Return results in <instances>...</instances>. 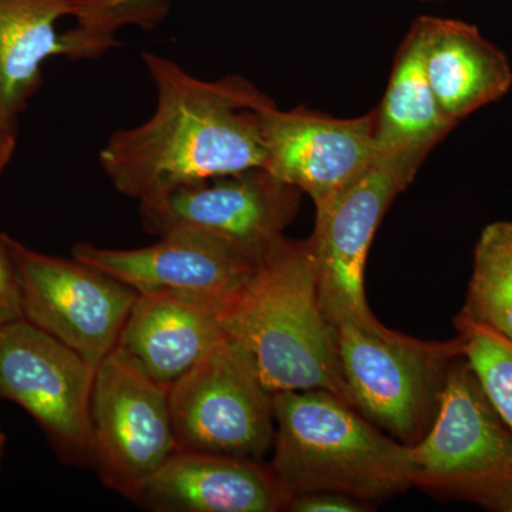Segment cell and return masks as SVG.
<instances>
[{"label":"cell","instance_id":"cell-1","mask_svg":"<svg viewBox=\"0 0 512 512\" xmlns=\"http://www.w3.org/2000/svg\"><path fill=\"white\" fill-rule=\"evenodd\" d=\"M143 60L157 92L153 116L119 130L100 151L117 191L138 202L185 185L265 168L256 111L268 97L239 76L205 82L156 53Z\"/></svg>","mask_w":512,"mask_h":512},{"label":"cell","instance_id":"cell-2","mask_svg":"<svg viewBox=\"0 0 512 512\" xmlns=\"http://www.w3.org/2000/svg\"><path fill=\"white\" fill-rule=\"evenodd\" d=\"M227 318L229 335L247 346L269 392L328 390L350 404L311 238H282L229 303Z\"/></svg>","mask_w":512,"mask_h":512},{"label":"cell","instance_id":"cell-3","mask_svg":"<svg viewBox=\"0 0 512 512\" xmlns=\"http://www.w3.org/2000/svg\"><path fill=\"white\" fill-rule=\"evenodd\" d=\"M272 471L291 495L330 491L363 503L387 500L413 487L410 444L389 439L328 390L272 394Z\"/></svg>","mask_w":512,"mask_h":512},{"label":"cell","instance_id":"cell-4","mask_svg":"<svg viewBox=\"0 0 512 512\" xmlns=\"http://www.w3.org/2000/svg\"><path fill=\"white\" fill-rule=\"evenodd\" d=\"M410 454L413 487L512 512V431L464 356L451 366L433 423Z\"/></svg>","mask_w":512,"mask_h":512},{"label":"cell","instance_id":"cell-5","mask_svg":"<svg viewBox=\"0 0 512 512\" xmlns=\"http://www.w3.org/2000/svg\"><path fill=\"white\" fill-rule=\"evenodd\" d=\"M335 328L350 404L380 430L416 444L433 423L451 366L463 356L460 336L427 342L379 319Z\"/></svg>","mask_w":512,"mask_h":512},{"label":"cell","instance_id":"cell-6","mask_svg":"<svg viewBox=\"0 0 512 512\" xmlns=\"http://www.w3.org/2000/svg\"><path fill=\"white\" fill-rule=\"evenodd\" d=\"M177 450L170 387L116 346L94 375L87 463L101 483L137 503L151 477Z\"/></svg>","mask_w":512,"mask_h":512},{"label":"cell","instance_id":"cell-7","mask_svg":"<svg viewBox=\"0 0 512 512\" xmlns=\"http://www.w3.org/2000/svg\"><path fill=\"white\" fill-rule=\"evenodd\" d=\"M299 195L298 188L254 168L141 202L140 217L148 234L200 239L258 265L285 237Z\"/></svg>","mask_w":512,"mask_h":512},{"label":"cell","instance_id":"cell-8","mask_svg":"<svg viewBox=\"0 0 512 512\" xmlns=\"http://www.w3.org/2000/svg\"><path fill=\"white\" fill-rule=\"evenodd\" d=\"M170 406L178 450L261 461L274 446L272 393L232 336L171 384Z\"/></svg>","mask_w":512,"mask_h":512},{"label":"cell","instance_id":"cell-9","mask_svg":"<svg viewBox=\"0 0 512 512\" xmlns=\"http://www.w3.org/2000/svg\"><path fill=\"white\" fill-rule=\"evenodd\" d=\"M419 168L406 158L377 154L365 173L316 211L311 239L320 305L333 326L377 320L367 305V255L384 214L396 195L412 184Z\"/></svg>","mask_w":512,"mask_h":512},{"label":"cell","instance_id":"cell-10","mask_svg":"<svg viewBox=\"0 0 512 512\" xmlns=\"http://www.w3.org/2000/svg\"><path fill=\"white\" fill-rule=\"evenodd\" d=\"M8 242L25 319L99 366L116 348L138 293L77 259L40 254L9 237Z\"/></svg>","mask_w":512,"mask_h":512},{"label":"cell","instance_id":"cell-11","mask_svg":"<svg viewBox=\"0 0 512 512\" xmlns=\"http://www.w3.org/2000/svg\"><path fill=\"white\" fill-rule=\"evenodd\" d=\"M96 366L26 319L0 325V397L19 404L66 463H87Z\"/></svg>","mask_w":512,"mask_h":512},{"label":"cell","instance_id":"cell-12","mask_svg":"<svg viewBox=\"0 0 512 512\" xmlns=\"http://www.w3.org/2000/svg\"><path fill=\"white\" fill-rule=\"evenodd\" d=\"M264 170L312 198L316 211L357 180L377 158L375 113L332 119L305 109L282 111L266 101L256 111Z\"/></svg>","mask_w":512,"mask_h":512},{"label":"cell","instance_id":"cell-13","mask_svg":"<svg viewBox=\"0 0 512 512\" xmlns=\"http://www.w3.org/2000/svg\"><path fill=\"white\" fill-rule=\"evenodd\" d=\"M92 0H0V119L16 121L42 86V66L52 57L97 59L116 37L83 25L59 32L64 18L86 16Z\"/></svg>","mask_w":512,"mask_h":512},{"label":"cell","instance_id":"cell-14","mask_svg":"<svg viewBox=\"0 0 512 512\" xmlns=\"http://www.w3.org/2000/svg\"><path fill=\"white\" fill-rule=\"evenodd\" d=\"M73 258L113 276L137 293L171 292L231 303L258 265L210 242L160 237L146 248L109 249L77 242Z\"/></svg>","mask_w":512,"mask_h":512},{"label":"cell","instance_id":"cell-15","mask_svg":"<svg viewBox=\"0 0 512 512\" xmlns=\"http://www.w3.org/2000/svg\"><path fill=\"white\" fill-rule=\"evenodd\" d=\"M289 503L269 464L188 450L174 451L137 500L157 512H276Z\"/></svg>","mask_w":512,"mask_h":512},{"label":"cell","instance_id":"cell-16","mask_svg":"<svg viewBox=\"0 0 512 512\" xmlns=\"http://www.w3.org/2000/svg\"><path fill=\"white\" fill-rule=\"evenodd\" d=\"M228 305L184 293H138L117 348L170 387L231 336Z\"/></svg>","mask_w":512,"mask_h":512},{"label":"cell","instance_id":"cell-17","mask_svg":"<svg viewBox=\"0 0 512 512\" xmlns=\"http://www.w3.org/2000/svg\"><path fill=\"white\" fill-rule=\"evenodd\" d=\"M416 23L427 79L448 119L458 123L511 89L510 60L476 26L431 16Z\"/></svg>","mask_w":512,"mask_h":512},{"label":"cell","instance_id":"cell-18","mask_svg":"<svg viewBox=\"0 0 512 512\" xmlns=\"http://www.w3.org/2000/svg\"><path fill=\"white\" fill-rule=\"evenodd\" d=\"M375 117L377 154L406 158L417 165L457 126L440 109L431 90L416 22L400 46Z\"/></svg>","mask_w":512,"mask_h":512},{"label":"cell","instance_id":"cell-19","mask_svg":"<svg viewBox=\"0 0 512 512\" xmlns=\"http://www.w3.org/2000/svg\"><path fill=\"white\" fill-rule=\"evenodd\" d=\"M460 315L512 342V221L493 222L481 232Z\"/></svg>","mask_w":512,"mask_h":512},{"label":"cell","instance_id":"cell-20","mask_svg":"<svg viewBox=\"0 0 512 512\" xmlns=\"http://www.w3.org/2000/svg\"><path fill=\"white\" fill-rule=\"evenodd\" d=\"M463 356L493 404L495 412L512 431V342L495 330L456 316Z\"/></svg>","mask_w":512,"mask_h":512},{"label":"cell","instance_id":"cell-21","mask_svg":"<svg viewBox=\"0 0 512 512\" xmlns=\"http://www.w3.org/2000/svg\"><path fill=\"white\" fill-rule=\"evenodd\" d=\"M94 23L106 35L116 36L127 25L148 29L167 15V0H97Z\"/></svg>","mask_w":512,"mask_h":512},{"label":"cell","instance_id":"cell-22","mask_svg":"<svg viewBox=\"0 0 512 512\" xmlns=\"http://www.w3.org/2000/svg\"><path fill=\"white\" fill-rule=\"evenodd\" d=\"M25 319L18 265L8 237L0 234V325Z\"/></svg>","mask_w":512,"mask_h":512},{"label":"cell","instance_id":"cell-23","mask_svg":"<svg viewBox=\"0 0 512 512\" xmlns=\"http://www.w3.org/2000/svg\"><path fill=\"white\" fill-rule=\"evenodd\" d=\"M370 504L349 497V495L316 491L296 495L289 503L288 511L295 512H363Z\"/></svg>","mask_w":512,"mask_h":512},{"label":"cell","instance_id":"cell-24","mask_svg":"<svg viewBox=\"0 0 512 512\" xmlns=\"http://www.w3.org/2000/svg\"><path fill=\"white\" fill-rule=\"evenodd\" d=\"M16 147V121L0 119V175L9 164Z\"/></svg>","mask_w":512,"mask_h":512},{"label":"cell","instance_id":"cell-25","mask_svg":"<svg viewBox=\"0 0 512 512\" xmlns=\"http://www.w3.org/2000/svg\"><path fill=\"white\" fill-rule=\"evenodd\" d=\"M6 444V436L3 433L2 429H0V464H2L3 450H5Z\"/></svg>","mask_w":512,"mask_h":512},{"label":"cell","instance_id":"cell-26","mask_svg":"<svg viewBox=\"0 0 512 512\" xmlns=\"http://www.w3.org/2000/svg\"><path fill=\"white\" fill-rule=\"evenodd\" d=\"M420 2H440V0H420Z\"/></svg>","mask_w":512,"mask_h":512}]
</instances>
